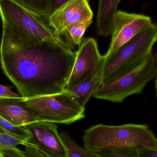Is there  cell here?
<instances>
[{"label": "cell", "instance_id": "obj_1", "mask_svg": "<svg viewBox=\"0 0 157 157\" xmlns=\"http://www.w3.org/2000/svg\"><path fill=\"white\" fill-rule=\"evenodd\" d=\"M76 52L57 43L32 40L2 25L1 66L23 98L63 91L73 70Z\"/></svg>", "mask_w": 157, "mask_h": 157}, {"label": "cell", "instance_id": "obj_2", "mask_svg": "<svg viewBox=\"0 0 157 157\" xmlns=\"http://www.w3.org/2000/svg\"><path fill=\"white\" fill-rule=\"evenodd\" d=\"M83 146L90 151L157 149V140L146 124H99L84 131Z\"/></svg>", "mask_w": 157, "mask_h": 157}, {"label": "cell", "instance_id": "obj_3", "mask_svg": "<svg viewBox=\"0 0 157 157\" xmlns=\"http://www.w3.org/2000/svg\"><path fill=\"white\" fill-rule=\"evenodd\" d=\"M157 40V27L152 23L132 39L108 55H105L101 83L129 71L149 54Z\"/></svg>", "mask_w": 157, "mask_h": 157}, {"label": "cell", "instance_id": "obj_4", "mask_svg": "<svg viewBox=\"0 0 157 157\" xmlns=\"http://www.w3.org/2000/svg\"><path fill=\"white\" fill-rule=\"evenodd\" d=\"M2 25L16 33L37 41H48L73 49L62 37L57 36L44 17L21 6L13 0H0Z\"/></svg>", "mask_w": 157, "mask_h": 157}, {"label": "cell", "instance_id": "obj_5", "mask_svg": "<svg viewBox=\"0 0 157 157\" xmlns=\"http://www.w3.org/2000/svg\"><path fill=\"white\" fill-rule=\"evenodd\" d=\"M156 75V59L152 53L129 71L108 82L101 83L92 97L121 103L129 96L142 93L147 83Z\"/></svg>", "mask_w": 157, "mask_h": 157}, {"label": "cell", "instance_id": "obj_6", "mask_svg": "<svg viewBox=\"0 0 157 157\" xmlns=\"http://www.w3.org/2000/svg\"><path fill=\"white\" fill-rule=\"evenodd\" d=\"M22 99L31 109L36 122L70 124L85 117V108L65 90L53 95Z\"/></svg>", "mask_w": 157, "mask_h": 157}, {"label": "cell", "instance_id": "obj_7", "mask_svg": "<svg viewBox=\"0 0 157 157\" xmlns=\"http://www.w3.org/2000/svg\"><path fill=\"white\" fill-rule=\"evenodd\" d=\"M31 134L26 142L34 147H25L27 157H67L65 146L57 125L49 122H36L24 126Z\"/></svg>", "mask_w": 157, "mask_h": 157}, {"label": "cell", "instance_id": "obj_8", "mask_svg": "<svg viewBox=\"0 0 157 157\" xmlns=\"http://www.w3.org/2000/svg\"><path fill=\"white\" fill-rule=\"evenodd\" d=\"M152 23L148 16L118 10L112 28L111 42L106 55L121 47Z\"/></svg>", "mask_w": 157, "mask_h": 157}, {"label": "cell", "instance_id": "obj_9", "mask_svg": "<svg viewBox=\"0 0 157 157\" xmlns=\"http://www.w3.org/2000/svg\"><path fill=\"white\" fill-rule=\"evenodd\" d=\"M93 13L88 0H70L47 19L49 25L59 36L67 29L84 20L93 19Z\"/></svg>", "mask_w": 157, "mask_h": 157}, {"label": "cell", "instance_id": "obj_10", "mask_svg": "<svg viewBox=\"0 0 157 157\" xmlns=\"http://www.w3.org/2000/svg\"><path fill=\"white\" fill-rule=\"evenodd\" d=\"M101 57L95 39L83 40L76 52L74 63L66 87L73 86L87 78L94 71Z\"/></svg>", "mask_w": 157, "mask_h": 157}, {"label": "cell", "instance_id": "obj_11", "mask_svg": "<svg viewBox=\"0 0 157 157\" xmlns=\"http://www.w3.org/2000/svg\"><path fill=\"white\" fill-rule=\"evenodd\" d=\"M0 116L19 127L36 122L31 109L22 101V97H0Z\"/></svg>", "mask_w": 157, "mask_h": 157}, {"label": "cell", "instance_id": "obj_12", "mask_svg": "<svg viewBox=\"0 0 157 157\" xmlns=\"http://www.w3.org/2000/svg\"><path fill=\"white\" fill-rule=\"evenodd\" d=\"M105 56H102L92 73L87 78L72 87H66L65 90L74 96L76 101L85 108L102 81Z\"/></svg>", "mask_w": 157, "mask_h": 157}, {"label": "cell", "instance_id": "obj_13", "mask_svg": "<svg viewBox=\"0 0 157 157\" xmlns=\"http://www.w3.org/2000/svg\"><path fill=\"white\" fill-rule=\"evenodd\" d=\"M120 1V0H99L96 17L98 35L104 37L111 35L112 24L118 11Z\"/></svg>", "mask_w": 157, "mask_h": 157}, {"label": "cell", "instance_id": "obj_14", "mask_svg": "<svg viewBox=\"0 0 157 157\" xmlns=\"http://www.w3.org/2000/svg\"><path fill=\"white\" fill-rule=\"evenodd\" d=\"M92 22V19H87L67 29L63 35L65 37L66 42L73 47L80 46L86 30Z\"/></svg>", "mask_w": 157, "mask_h": 157}, {"label": "cell", "instance_id": "obj_15", "mask_svg": "<svg viewBox=\"0 0 157 157\" xmlns=\"http://www.w3.org/2000/svg\"><path fill=\"white\" fill-rule=\"evenodd\" d=\"M60 135L66 148L67 157H100L80 146L65 132H61Z\"/></svg>", "mask_w": 157, "mask_h": 157}, {"label": "cell", "instance_id": "obj_16", "mask_svg": "<svg viewBox=\"0 0 157 157\" xmlns=\"http://www.w3.org/2000/svg\"><path fill=\"white\" fill-rule=\"evenodd\" d=\"M32 13L46 18L49 0H13Z\"/></svg>", "mask_w": 157, "mask_h": 157}, {"label": "cell", "instance_id": "obj_17", "mask_svg": "<svg viewBox=\"0 0 157 157\" xmlns=\"http://www.w3.org/2000/svg\"><path fill=\"white\" fill-rule=\"evenodd\" d=\"M0 127L7 133L26 142L31 136L30 133L24 127L15 126L1 116H0Z\"/></svg>", "mask_w": 157, "mask_h": 157}, {"label": "cell", "instance_id": "obj_18", "mask_svg": "<svg viewBox=\"0 0 157 157\" xmlns=\"http://www.w3.org/2000/svg\"><path fill=\"white\" fill-rule=\"evenodd\" d=\"M18 145H23L27 147H34L33 145L9 134L0 133V150L3 148L16 147Z\"/></svg>", "mask_w": 157, "mask_h": 157}, {"label": "cell", "instance_id": "obj_19", "mask_svg": "<svg viewBox=\"0 0 157 157\" xmlns=\"http://www.w3.org/2000/svg\"><path fill=\"white\" fill-rule=\"evenodd\" d=\"M91 152L100 157H138L137 151L132 150H101Z\"/></svg>", "mask_w": 157, "mask_h": 157}, {"label": "cell", "instance_id": "obj_20", "mask_svg": "<svg viewBox=\"0 0 157 157\" xmlns=\"http://www.w3.org/2000/svg\"><path fill=\"white\" fill-rule=\"evenodd\" d=\"M0 156L2 157H27L24 151L17 147L1 149Z\"/></svg>", "mask_w": 157, "mask_h": 157}, {"label": "cell", "instance_id": "obj_21", "mask_svg": "<svg viewBox=\"0 0 157 157\" xmlns=\"http://www.w3.org/2000/svg\"><path fill=\"white\" fill-rule=\"evenodd\" d=\"M69 1L70 0H49L48 14L45 18L48 19L57 9Z\"/></svg>", "mask_w": 157, "mask_h": 157}, {"label": "cell", "instance_id": "obj_22", "mask_svg": "<svg viewBox=\"0 0 157 157\" xmlns=\"http://www.w3.org/2000/svg\"><path fill=\"white\" fill-rule=\"evenodd\" d=\"M12 86H4L0 84V97H22L20 93L12 91Z\"/></svg>", "mask_w": 157, "mask_h": 157}, {"label": "cell", "instance_id": "obj_23", "mask_svg": "<svg viewBox=\"0 0 157 157\" xmlns=\"http://www.w3.org/2000/svg\"><path fill=\"white\" fill-rule=\"evenodd\" d=\"M138 157H157V149L144 148L137 151Z\"/></svg>", "mask_w": 157, "mask_h": 157}, {"label": "cell", "instance_id": "obj_24", "mask_svg": "<svg viewBox=\"0 0 157 157\" xmlns=\"http://www.w3.org/2000/svg\"><path fill=\"white\" fill-rule=\"evenodd\" d=\"M7 133L2 127H0V133Z\"/></svg>", "mask_w": 157, "mask_h": 157}, {"label": "cell", "instance_id": "obj_25", "mask_svg": "<svg viewBox=\"0 0 157 157\" xmlns=\"http://www.w3.org/2000/svg\"><path fill=\"white\" fill-rule=\"evenodd\" d=\"M0 157H2V156H0Z\"/></svg>", "mask_w": 157, "mask_h": 157}]
</instances>
